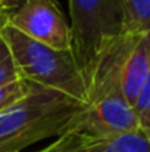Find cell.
Wrapping results in <instances>:
<instances>
[{
	"label": "cell",
	"instance_id": "obj_9",
	"mask_svg": "<svg viewBox=\"0 0 150 152\" xmlns=\"http://www.w3.org/2000/svg\"><path fill=\"white\" fill-rule=\"evenodd\" d=\"M30 92V83L24 78H16L13 81L0 84V114L15 105L18 101L25 98Z\"/></svg>",
	"mask_w": 150,
	"mask_h": 152
},
{
	"label": "cell",
	"instance_id": "obj_2",
	"mask_svg": "<svg viewBox=\"0 0 150 152\" xmlns=\"http://www.w3.org/2000/svg\"><path fill=\"white\" fill-rule=\"evenodd\" d=\"M6 13L1 18L0 36L9 48L18 75L31 84L57 90L86 105V84L72 50H54L24 36L7 24Z\"/></svg>",
	"mask_w": 150,
	"mask_h": 152
},
{
	"label": "cell",
	"instance_id": "obj_5",
	"mask_svg": "<svg viewBox=\"0 0 150 152\" xmlns=\"http://www.w3.org/2000/svg\"><path fill=\"white\" fill-rule=\"evenodd\" d=\"M150 80V33L137 37L121 66V89L133 106L140 90Z\"/></svg>",
	"mask_w": 150,
	"mask_h": 152
},
{
	"label": "cell",
	"instance_id": "obj_14",
	"mask_svg": "<svg viewBox=\"0 0 150 152\" xmlns=\"http://www.w3.org/2000/svg\"><path fill=\"white\" fill-rule=\"evenodd\" d=\"M3 15L4 13H0V27H1V18H3Z\"/></svg>",
	"mask_w": 150,
	"mask_h": 152
},
{
	"label": "cell",
	"instance_id": "obj_10",
	"mask_svg": "<svg viewBox=\"0 0 150 152\" xmlns=\"http://www.w3.org/2000/svg\"><path fill=\"white\" fill-rule=\"evenodd\" d=\"M131 108L138 121L140 130L150 136V80L143 86Z\"/></svg>",
	"mask_w": 150,
	"mask_h": 152
},
{
	"label": "cell",
	"instance_id": "obj_4",
	"mask_svg": "<svg viewBox=\"0 0 150 152\" xmlns=\"http://www.w3.org/2000/svg\"><path fill=\"white\" fill-rule=\"evenodd\" d=\"M10 27L54 50H72L69 24L57 0H28L6 13Z\"/></svg>",
	"mask_w": 150,
	"mask_h": 152
},
{
	"label": "cell",
	"instance_id": "obj_7",
	"mask_svg": "<svg viewBox=\"0 0 150 152\" xmlns=\"http://www.w3.org/2000/svg\"><path fill=\"white\" fill-rule=\"evenodd\" d=\"M99 152H150V136L141 130L103 139Z\"/></svg>",
	"mask_w": 150,
	"mask_h": 152
},
{
	"label": "cell",
	"instance_id": "obj_15",
	"mask_svg": "<svg viewBox=\"0 0 150 152\" xmlns=\"http://www.w3.org/2000/svg\"><path fill=\"white\" fill-rule=\"evenodd\" d=\"M37 152H40V151H37Z\"/></svg>",
	"mask_w": 150,
	"mask_h": 152
},
{
	"label": "cell",
	"instance_id": "obj_8",
	"mask_svg": "<svg viewBox=\"0 0 150 152\" xmlns=\"http://www.w3.org/2000/svg\"><path fill=\"white\" fill-rule=\"evenodd\" d=\"M128 13V31L150 33V0H125Z\"/></svg>",
	"mask_w": 150,
	"mask_h": 152
},
{
	"label": "cell",
	"instance_id": "obj_12",
	"mask_svg": "<svg viewBox=\"0 0 150 152\" xmlns=\"http://www.w3.org/2000/svg\"><path fill=\"white\" fill-rule=\"evenodd\" d=\"M27 1H28V0H3V3H4L7 12H12V10L18 9L19 6H22V4L27 3Z\"/></svg>",
	"mask_w": 150,
	"mask_h": 152
},
{
	"label": "cell",
	"instance_id": "obj_11",
	"mask_svg": "<svg viewBox=\"0 0 150 152\" xmlns=\"http://www.w3.org/2000/svg\"><path fill=\"white\" fill-rule=\"evenodd\" d=\"M16 78H19L16 66L13 64V59L10 56V52H9L6 42L0 36V84L13 81Z\"/></svg>",
	"mask_w": 150,
	"mask_h": 152
},
{
	"label": "cell",
	"instance_id": "obj_1",
	"mask_svg": "<svg viewBox=\"0 0 150 152\" xmlns=\"http://www.w3.org/2000/svg\"><path fill=\"white\" fill-rule=\"evenodd\" d=\"M83 106L65 93L30 83L28 95L0 114V152H21L47 137L65 134Z\"/></svg>",
	"mask_w": 150,
	"mask_h": 152
},
{
	"label": "cell",
	"instance_id": "obj_3",
	"mask_svg": "<svg viewBox=\"0 0 150 152\" xmlns=\"http://www.w3.org/2000/svg\"><path fill=\"white\" fill-rule=\"evenodd\" d=\"M72 55L84 84L100 56L127 36L128 13L125 0H69Z\"/></svg>",
	"mask_w": 150,
	"mask_h": 152
},
{
	"label": "cell",
	"instance_id": "obj_13",
	"mask_svg": "<svg viewBox=\"0 0 150 152\" xmlns=\"http://www.w3.org/2000/svg\"><path fill=\"white\" fill-rule=\"evenodd\" d=\"M6 12H7V9H6V6H4L3 0H0V13H6Z\"/></svg>",
	"mask_w": 150,
	"mask_h": 152
},
{
	"label": "cell",
	"instance_id": "obj_6",
	"mask_svg": "<svg viewBox=\"0 0 150 152\" xmlns=\"http://www.w3.org/2000/svg\"><path fill=\"white\" fill-rule=\"evenodd\" d=\"M103 139L93 137L86 133L71 132L59 136L47 148L40 152H99Z\"/></svg>",
	"mask_w": 150,
	"mask_h": 152
}]
</instances>
